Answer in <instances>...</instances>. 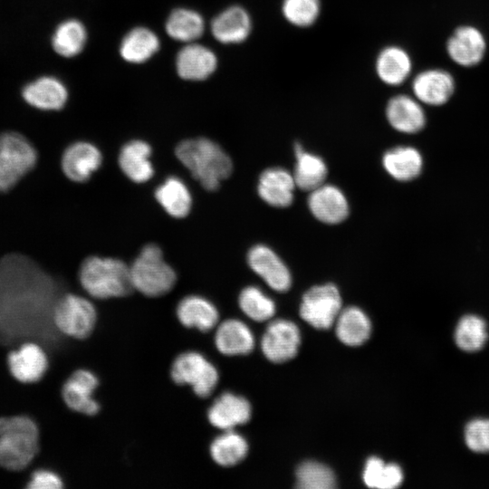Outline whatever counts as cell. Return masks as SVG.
Instances as JSON below:
<instances>
[{
    "label": "cell",
    "mask_w": 489,
    "mask_h": 489,
    "mask_svg": "<svg viewBox=\"0 0 489 489\" xmlns=\"http://www.w3.org/2000/svg\"><path fill=\"white\" fill-rule=\"evenodd\" d=\"M53 282L32 259L9 254L0 258V349L30 340L27 322L51 304Z\"/></svg>",
    "instance_id": "1"
},
{
    "label": "cell",
    "mask_w": 489,
    "mask_h": 489,
    "mask_svg": "<svg viewBox=\"0 0 489 489\" xmlns=\"http://www.w3.org/2000/svg\"><path fill=\"white\" fill-rule=\"evenodd\" d=\"M41 451V430L30 416L0 417V475H15L25 486L28 470Z\"/></svg>",
    "instance_id": "2"
},
{
    "label": "cell",
    "mask_w": 489,
    "mask_h": 489,
    "mask_svg": "<svg viewBox=\"0 0 489 489\" xmlns=\"http://www.w3.org/2000/svg\"><path fill=\"white\" fill-rule=\"evenodd\" d=\"M175 155L208 191L216 190L233 171V162L228 154L207 138L197 137L180 141L175 149Z\"/></svg>",
    "instance_id": "3"
},
{
    "label": "cell",
    "mask_w": 489,
    "mask_h": 489,
    "mask_svg": "<svg viewBox=\"0 0 489 489\" xmlns=\"http://www.w3.org/2000/svg\"><path fill=\"white\" fill-rule=\"evenodd\" d=\"M79 280L82 289L99 300L124 297L133 290L129 265L113 257H87L80 266Z\"/></svg>",
    "instance_id": "4"
},
{
    "label": "cell",
    "mask_w": 489,
    "mask_h": 489,
    "mask_svg": "<svg viewBox=\"0 0 489 489\" xmlns=\"http://www.w3.org/2000/svg\"><path fill=\"white\" fill-rule=\"evenodd\" d=\"M129 274L133 290L150 298L168 293L177 282L175 270L156 244L142 247L129 265Z\"/></svg>",
    "instance_id": "5"
},
{
    "label": "cell",
    "mask_w": 489,
    "mask_h": 489,
    "mask_svg": "<svg viewBox=\"0 0 489 489\" xmlns=\"http://www.w3.org/2000/svg\"><path fill=\"white\" fill-rule=\"evenodd\" d=\"M53 322L61 335L83 340L89 337L95 329L97 311L89 299L68 293L55 302L53 310Z\"/></svg>",
    "instance_id": "6"
},
{
    "label": "cell",
    "mask_w": 489,
    "mask_h": 489,
    "mask_svg": "<svg viewBox=\"0 0 489 489\" xmlns=\"http://www.w3.org/2000/svg\"><path fill=\"white\" fill-rule=\"evenodd\" d=\"M37 162V152L22 134H0V191L11 189Z\"/></svg>",
    "instance_id": "7"
},
{
    "label": "cell",
    "mask_w": 489,
    "mask_h": 489,
    "mask_svg": "<svg viewBox=\"0 0 489 489\" xmlns=\"http://www.w3.org/2000/svg\"><path fill=\"white\" fill-rule=\"evenodd\" d=\"M170 377L177 385L189 386L199 398L210 396L219 379L216 368L195 350L183 352L174 360Z\"/></svg>",
    "instance_id": "8"
},
{
    "label": "cell",
    "mask_w": 489,
    "mask_h": 489,
    "mask_svg": "<svg viewBox=\"0 0 489 489\" xmlns=\"http://www.w3.org/2000/svg\"><path fill=\"white\" fill-rule=\"evenodd\" d=\"M6 364L9 373L16 381L33 385L41 382L47 375L50 359L42 344L28 340L8 350Z\"/></svg>",
    "instance_id": "9"
},
{
    "label": "cell",
    "mask_w": 489,
    "mask_h": 489,
    "mask_svg": "<svg viewBox=\"0 0 489 489\" xmlns=\"http://www.w3.org/2000/svg\"><path fill=\"white\" fill-rule=\"evenodd\" d=\"M341 311V297L332 283L316 285L302 296L301 317L312 327L326 330L332 326Z\"/></svg>",
    "instance_id": "10"
},
{
    "label": "cell",
    "mask_w": 489,
    "mask_h": 489,
    "mask_svg": "<svg viewBox=\"0 0 489 489\" xmlns=\"http://www.w3.org/2000/svg\"><path fill=\"white\" fill-rule=\"evenodd\" d=\"M98 387L99 379L92 371L77 369L62 383V400L69 409L76 413L94 416L101 408L93 397Z\"/></svg>",
    "instance_id": "11"
},
{
    "label": "cell",
    "mask_w": 489,
    "mask_h": 489,
    "mask_svg": "<svg viewBox=\"0 0 489 489\" xmlns=\"http://www.w3.org/2000/svg\"><path fill=\"white\" fill-rule=\"evenodd\" d=\"M487 49L486 39L480 29L471 24L457 26L447 38L446 51L457 65L471 68L484 60Z\"/></svg>",
    "instance_id": "12"
},
{
    "label": "cell",
    "mask_w": 489,
    "mask_h": 489,
    "mask_svg": "<svg viewBox=\"0 0 489 489\" xmlns=\"http://www.w3.org/2000/svg\"><path fill=\"white\" fill-rule=\"evenodd\" d=\"M413 96L422 104L442 106L447 103L455 91V80L446 70L429 68L418 72L412 80Z\"/></svg>",
    "instance_id": "13"
},
{
    "label": "cell",
    "mask_w": 489,
    "mask_h": 489,
    "mask_svg": "<svg viewBox=\"0 0 489 489\" xmlns=\"http://www.w3.org/2000/svg\"><path fill=\"white\" fill-rule=\"evenodd\" d=\"M300 343L301 335L296 324L287 320H276L267 326L261 348L269 360L281 363L296 355Z\"/></svg>",
    "instance_id": "14"
},
{
    "label": "cell",
    "mask_w": 489,
    "mask_h": 489,
    "mask_svg": "<svg viewBox=\"0 0 489 489\" xmlns=\"http://www.w3.org/2000/svg\"><path fill=\"white\" fill-rule=\"evenodd\" d=\"M250 268L272 289L285 292L292 285L289 269L282 259L268 246L256 244L247 254Z\"/></svg>",
    "instance_id": "15"
},
{
    "label": "cell",
    "mask_w": 489,
    "mask_h": 489,
    "mask_svg": "<svg viewBox=\"0 0 489 489\" xmlns=\"http://www.w3.org/2000/svg\"><path fill=\"white\" fill-rule=\"evenodd\" d=\"M101 164V152L95 145L88 141H76L68 146L61 161L64 175L76 183L89 180Z\"/></svg>",
    "instance_id": "16"
},
{
    "label": "cell",
    "mask_w": 489,
    "mask_h": 489,
    "mask_svg": "<svg viewBox=\"0 0 489 489\" xmlns=\"http://www.w3.org/2000/svg\"><path fill=\"white\" fill-rule=\"evenodd\" d=\"M68 97L64 82L52 75L38 77L22 89L23 100L41 110H59L65 106Z\"/></svg>",
    "instance_id": "17"
},
{
    "label": "cell",
    "mask_w": 489,
    "mask_h": 489,
    "mask_svg": "<svg viewBox=\"0 0 489 489\" xmlns=\"http://www.w3.org/2000/svg\"><path fill=\"white\" fill-rule=\"evenodd\" d=\"M217 64L216 53L207 46L195 42L183 46L176 57L177 72L186 81L207 79L216 72Z\"/></svg>",
    "instance_id": "18"
},
{
    "label": "cell",
    "mask_w": 489,
    "mask_h": 489,
    "mask_svg": "<svg viewBox=\"0 0 489 489\" xmlns=\"http://www.w3.org/2000/svg\"><path fill=\"white\" fill-rule=\"evenodd\" d=\"M253 22L250 14L240 5L222 10L211 21L210 31L214 38L223 44H237L251 34Z\"/></svg>",
    "instance_id": "19"
},
{
    "label": "cell",
    "mask_w": 489,
    "mask_h": 489,
    "mask_svg": "<svg viewBox=\"0 0 489 489\" xmlns=\"http://www.w3.org/2000/svg\"><path fill=\"white\" fill-rule=\"evenodd\" d=\"M385 113L389 125L401 133H417L426 126L427 117L422 103L414 96L398 94L391 97Z\"/></svg>",
    "instance_id": "20"
},
{
    "label": "cell",
    "mask_w": 489,
    "mask_h": 489,
    "mask_svg": "<svg viewBox=\"0 0 489 489\" xmlns=\"http://www.w3.org/2000/svg\"><path fill=\"white\" fill-rule=\"evenodd\" d=\"M308 206L319 221L336 225L349 216V204L342 191L333 185L322 184L311 191Z\"/></svg>",
    "instance_id": "21"
},
{
    "label": "cell",
    "mask_w": 489,
    "mask_h": 489,
    "mask_svg": "<svg viewBox=\"0 0 489 489\" xmlns=\"http://www.w3.org/2000/svg\"><path fill=\"white\" fill-rule=\"evenodd\" d=\"M251 417V406L243 397L225 392L220 395L209 407L207 419L209 423L221 430H233L244 425Z\"/></svg>",
    "instance_id": "22"
},
{
    "label": "cell",
    "mask_w": 489,
    "mask_h": 489,
    "mask_svg": "<svg viewBox=\"0 0 489 489\" xmlns=\"http://www.w3.org/2000/svg\"><path fill=\"white\" fill-rule=\"evenodd\" d=\"M151 155L152 148L148 142L133 139L121 147L118 156V164L129 180L142 184L148 182L154 175Z\"/></svg>",
    "instance_id": "23"
},
{
    "label": "cell",
    "mask_w": 489,
    "mask_h": 489,
    "mask_svg": "<svg viewBox=\"0 0 489 489\" xmlns=\"http://www.w3.org/2000/svg\"><path fill=\"white\" fill-rule=\"evenodd\" d=\"M296 187L293 175L282 168H270L259 177L257 190L260 197L274 207H287L293 201Z\"/></svg>",
    "instance_id": "24"
},
{
    "label": "cell",
    "mask_w": 489,
    "mask_h": 489,
    "mask_svg": "<svg viewBox=\"0 0 489 489\" xmlns=\"http://www.w3.org/2000/svg\"><path fill=\"white\" fill-rule=\"evenodd\" d=\"M176 315L184 327L202 332L213 330L219 321L216 307L200 295H187L181 299L177 306Z\"/></svg>",
    "instance_id": "25"
},
{
    "label": "cell",
    "mask_w": 489,
    "mask_h": 489,
    "mask_svg": "<svg viewBox=\"0 0 489 489\" xmlns=\"http://www.w3.org/2000/svg\"><path fill=\"white\" fill-rule=\"evenodd\" d=\"M412 60L401 46L388 45L377 55L375 72L378 78L388 86H399L410 76Z\"/></svg>",
    "instance_id": "26"
},
{
    "label": "cell",
    "mask_w": 489,
    "mask_h": 489,
    "mask_svg": "<svg viewBox=\"0 0 489 489\" xmlns=\"http://www.w3.org/2000/svg\"><path fill=\"white\" fill-rule=\"evenodd\" d=\"M215 345L217 350L225 356L244 355L253 350L254 339L243 321L229 319L216 327Z\"/></svg>",
    "instance_id": "27"
},
{
    "label": "cell",
    "mask_w": 489,
    "mask_h": 489,
    "mask_svg": "<svg viewBox=\"0 0 489 489\" xmlns=\"http://www.w3.org/2000/svg\"><path fill=\"white\" fill-rule=\"evenodd\" d=\"M154 196L164 211L174 218H184L190 213L193 203L190 190L177 177H168L156 188Z\"/></svg>",
    "instance_id": "28"
},
{
    "label": "cell",
    "mask_w": 489,
    "mask_h": 489,
    "mask_svg": "<svg viewBox=\"0 0 489 489\" xmlns=\"http://www.w3.org/2000/svg\"><path fill=\"white\" fill-rule=\"evenodd\" d=\"M159 47V39L153 31L144 26H137L122 38L120 54L128 62L142 63L149 61Z\"/></svg>",
    "instance_id": "29"
},
{
    "label": "cell",
    "mask_w": 489,
    "mask_h": 489,
    "mask_svg": "<svg viewBox=\"0 0 489 489\" xmlns=\"http://www.w3.org/2000/svg\"><path fill=\"white\" fill-rule=\"evenodd\" d=\"M382 164L393 178L398 181H410L421 173L423 158L415 148L399 146L383 155Z\"/></svg>",
    "instance_id": "30"
},
{
    "label": "cell",
    "mask_w": 489,
    "mask_h": 489,
    "mask_svg": "<svg viewBox=\"0 0 489 489\" xmlns=\"http://www.w3.org/2000/svg\"><path fill=\"white\" fill-rule=\"evenodd\" d=\"M296 163L293 178L296 187L311 192L324 183L327 177V166L323 159L307 152L299 143L294 146Z\"/></svg>",
    "instance_id": "31"
},
{
    "label": "cell",
    "mask_w": 489,
    "mask_h": 489,
    "mask_svg": "<svg viewBox=\"0 0 489 489\" xmlns=\"http://www.w3.org/2000/svg\"><path fill=\"white\" fill-rule=\"evenodd\" d=\"M335 322L337 337L346 345L359 346L369 338L370 321L358 307L350 306L341 310Z\"/></svg>",
    "instance_id": "32"
},
{
    "label": "cell",
    "mask_w": 489,
    "mask_h": 489,
    "mask_svg": "<svg viewBox=\"0 0 489 489\" xmlns=\"http://www.w3.org/2000/svg\"><path fill=\"white\" fill-rule=\"evenodd\" d=\"M87 42V30L78 19L61 22L54 29L51 43L53 51L62 57L72 58L80 54Z\"/></svg>",
    "instance_id": "33"
},
{
    "label": "cell",
    "mask_w": 489,
    "mask_h": 489,
    "mask_svg": "<svg viewBox=\"0 0 489 489\" xmlns=\"http://www.w3.org/2000/svg\"><path fill=\"white\" fill-rule=\"evenodd\" d=\"M165 29L169 37L183 43H193L205 31L203 16L197 11L181 7L173 10L168 16Z\"/></svg>",
    "instance_id": "34"
},
{
    "label": "cell",
    "mask_w": 489,
    "mask_h": 489,
    "mask_svg": "<svg viewBox=\"0 0 489 489\" xmlns=\"http://www.w3.org/2000/svg\"><path fill=\"white\" fill-rule=\"evenodd\" d=\"M248 444L244 436L226 430L216 436L209 446L211 458L218 465L228 467L240 463L247 455Z\"/></svg>",
    "instance_id": "35"
},
{
    "label": "cell",
    "mask_w": 489,
    "mask_h": 489,
    "mask_svg": "<svg viewBox=\"0 0 489 489\" xmlns=\"http://www.w3.org/2000/svg\"><path fill=\"white\" fill-rule=\"evenodd\" d=\"M454 338L456 346L464 351L480 350L488 338L485 321L475 314L463 316L455 327Z\"/></svg>",
    "instance_id": "36"
},
{
    "label": "cell",
    "mask_w": 489,
    "mask_h": 489,
    "mask_svg": "<svg viewBox=\"0 0 489 489\" xmlns=\"http://www.w3.org/2000/svg\"><path fill=\"white\" fill-rule=\"evenodd\" d=\"M362 478L368 487L394 489L402 484L403 471L397 464H385L382 459L372 456L366 462Z\"/></svg>",
    "instance_id": "37"
},
{
    "label": "cell",
    "mask_w": 489,
    "mask_h": 489,
    "mask_svg": "<svg viewBox=\"0 0 489 489\" xmlns=\"http://www.w3.org/2000/svg\"><path fill=\"white\" fill-rule=\"evenodd\" d=\"M238 303L242 312L256 321H266L275 312L273 301L254 286H248L242 290Z\"/></svg>",
    "instance_id": "38"
},
{
    "label": "cell",
    "mask_w": 489,
    "mask_h": 489,
    "mask_svg": "<svg viewBox=\"0 0 489 489\" xmlns=\"http://www.w3.org/2000/svg\"><path fill=\"white\" fill-rule=\"evenodd\" d=\"M321 0H283L281 11L284 19L293 26L307 28L318 20Z\"/></svg>",
    "instance_id": "39"
},
{
    "label": "cell",
    "mask_w": 489,
    "mask_h": 489,
    "mask_svg": "<svg viewBox=\"0 0 489 489\" xmlns=\"http://www.w3.org/2000/svg\"><path fill=\"white\" fill-rule=\"evenodd\" d=\"M296 486L302 489H332L336 486V479L328 466L306 461L296 471Z\"/></svg>",
    "instance_id": "40"
},
{
    "label": "cell",
    "mask_w": 489,
    "mask_h": 489,
    "mask_svg": "<svg viewBox=\"0 0 489 489\" xmlns=\"http://www.w3.org/2000/svg\"><path fill=\"white\" fill-rule=\"evenodd\" d=\"M466 446L475 453H489V418L469 421L464 431Z\"/></svg>",
    "instance_id": "41"
},
{
    "label": "cell",
    "mask_w": 489,
    "mask_h": 489,
    "mask_svg": "<svg viewBox=\"0 0 489 489\" xmlns=\"http://www.w3.org/2000/svg\"><path fill=\"white\" fill-rule=\"evenodd\" d=\"M63 487V480L58 473L47 467H35L29 472L24 489H62Z\"/></svg>",
    "instance_id": "42"
}]
</instances>
